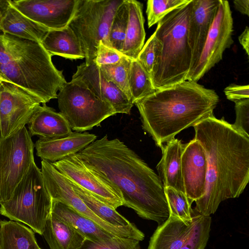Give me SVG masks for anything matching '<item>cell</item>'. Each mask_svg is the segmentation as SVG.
Here are the masks:
<instances>
[{
  "label": "cell",
  "mask_w": 249,
  "mask_h": 249,
  "mask_svg": "<svg viewBox=\"0 0 249 249\" xmlns=\"http://www.w3.org/2000/svg\"><path fill=\"white\" fill-rule=\"evenodd\" d=\"M84 164L112 186L124 206L158 226L169 216L164 187L158 175L134 151L107 135L76 154Z\"/></svg>",
  "instance_id": "cell-1"
},
{
  "label": "cell",
  "mask_w": 249,
  "mask_h": 249,
  "mask_svg": "<svg viewBox=\"0 0 249 249\" xmlns=\"http://www.w3.org/2000/svg\"><path fill=\"white\" fill-rule=\"evenodd\" d=\"M194 138L204 148L207 160L203 196L194 209L206 216L216 211L220 203L238 197L249 180V138L235 130L224 117L213 115L193 126Z\"/></svg>",
  "instance_id": "cell-2"
},
{
  "label": "cell",
  "mask_w": 249,
  "mask_h": 249,
  "mask_svg": "<svg viewBox=\"0 0 249 249\" xmlns=\"http://www.w3.org/2000/svg\"><path fill=\"white\" fill-rule=\"evenodd\" d=\"M219 100L214 90L186 80L157 89L134 104L143 129L160 148L181 131L213 115Z\"/></svg>",
  "instance_id": "cell-3"
},
{
  "label": "cell",
  "mask_w": 249,
  "mask_h": 249,
  "mask_svg": "<svg viewBox=\"0 0 249 249\" xmlns=\"http://www.w3.org/2000/svg\"><path fill=\"white\" fill-rule=\"evenodd\" d=\"M41 43L0 32V81L17 86L42 103L55 99L67 83Z\"/></svg>",
  "instance_id": "cell-4"
},
{
  "label": "cell",
  "mask_w": 249,
  "mask_h": 249,
  "mask_svg": "<svg viewBox=\"0 0 249 249\" xmlns=\"http://www.w3.org/2000/svg\"><path fill=\"white\" fill-rule=\"evenodd\" d=\"M192 0L167 14L157 23L153 33L159 49L150 74L157 90L186 80L192 65L188 26Z\"/></svg>",
  "instance_id": "cell-5"
},
{
  "label": "cell",
  "mask_w": 249,
  "mask_h": 249,
  "mask_svg": "<svg viewBox=\"0 0 249 249\" xmlns=\"http://www.w3.org/2000/svg\"><path fill=\"white\" fill-rule=\"evenodd\" d=\"M0 205V214L10 220L23 223L42 235L51 213L52 198L41 169L35 162L17 186L10 199Z\"/></svg>",
  "instance_id": "cell-6"
},
{
  "label": "cell",
  "mask_w": 249,
  "mask_h": 249,
  "mask_svg": "<svg viewBox=\"0 0 249 249\" xmlns=\"http://www.w3.org/2000/svg\"><path fill=\"white\" fill-rule=\"evenodd\" d=\"M124 0H79L69 26L81 44L85 63H93L100 41L111 47L109 32L118 7Z\"/></svg>",
  "instance_id": "cell-7"
},
{
  "label": "cell",
  "mask_w": 249,
  "mask_h": 249,
  "mask_svg": "<svg viewBox=\"0 0 249 249\" xmlns=\"http://www.w3.org/2000/svg\"><path fill=\"white\" fill-rule=\"evenodd\" d=\"M60 113L71 130L84 132L116 115L112 107L95 96L79 79L72 78L57 95Z\"/></svg>",
  "instance_id": "cell-8"
},
{
  "label": "cell",
  "mask_w": 249,
  "mask_h": 249,
  "mask_svg": "<svg viewBox=\"0 0 249 249\" xmlns=\"http://www.w3.org/2000/svg\"><path fill=\"white\" fill-rule=\"evenodd\" d=\"M34 147L26 126L9 137L0 138V204L10 199L35 162Z\"/></svg>",
  "instance_id": "cell-9"
},
{
  "label": "cell",
  "mask_w": 249,
  "mask_h": 249,
  "mask_svg": "<svg viewBox=\"0 0 249 249\" xmlns=\"http://www.w3.org/2000/svg\"><path fill=\"white\" fill-rule=\"evenodd\" d=\"M211 217L193 209L190 221L169 216L158 226L147 249H204L211 231Z\"/></svg>",
  "instance_id": "cell-10"
},
{
  "label": "cell",
  "mask_w": 249,
  "mask_h": 249,
  "mask_svg": "<svg viewBox=\"0 0 249 249\" xmlns=\"http://www.w3.org/2000/svg\"><path fill=\"white\" fill-rule=\"evenodd\" d=\"M233 19L227 0H219L217 12L200 56L189 71L186 80L197 82L222 59L226 49L233 43Z\"/></svg>",
  "instance_id": "cell-11"
},
{
  "label": "cell",
  "mask_w": 249,
  "mask_h": 249,
  "mask_svg": "<svg viewBox=\"0 0 249 249\" xmlns=\"http://www.w3.org/2000/svg\"><path fill=\"white\" fill-rule=\"evenodd\" d=\"M43 179L53 199L70 206L101 228L117 237L130 238L139 241L144 239V234L134 224L129 226H114L98 216L78 196L69 181L56 169L52 168L49 170L44 175Z\"/></svg>",
  "instance_id": "cell-12"
},
{
  "label": "cell",
  "mask_w": 249,
  "mask_h": 249,
  "mask_svg": "<svg viewBox=\"0 0 249 249\" xmlns=\"http://www.w3.org/2000/svg\"><path fill=\"white\" fill-rule=\"evenodd\" d=\"M41 101L21 88L0 81V135L5 139L28 124Z\"/></svg>",
  "instance_id": "cell-13"
},
{
  "label": "cell",
  "mask_w": 249,
  "mask_h": 249,
  "mask_svg": "<svg viewBox=\"0 0 249 249\" xmlns=\"http://www.w3.org/2000/svg\"><path fill=\"white\" fill-rule=\"evenodd\" d=\"M52 163L70 181L88 191L111 208L116 209L124 206V201L117 191L88 168L76 154Z\"/></svg>",
  "instance_id": "cell-14"
},
{
  "label": "cell",
  "mask_w": 249,
  "mask_h": 249,
  "mask_svg": "<svg viewBox=\"0 0 249 249\" xmlns=\"http://www.w3.org/2000/svg\"><path fill=\"white\" fill-rule=\"evenodd\" d=\"M26 17L49 30L68 26L79 0H9Z\"/></svg>",
  "instance_id": "cell-15"
},
{
  "label": "cell",
  "mask_w": 249,
  "mask_h": 249,
  "mask_svg": "<svg viewBox=\"0 0 249 249\" xmlns=\"http://www.w3.org/2000/svg\"><path fill=\"white\" fill-rule=\"evenodd\" d=\"M72 78L79 79L101 100L109 104L116 113L130 114L134 105L128 97L112 82L108 80L94 62L82 63Z\"/></svg>",
  "instance_id": "cell-16"
},
{
  "label": "cell",
  "mask_w": 249,
  "mask_h": 249,
  "mask_svg": "<svg viewBox=\"0 0 249 249\" xmlns=\"http://www.w3.org/2000/svg\"><path fill=\"white\" fill-rule=\"evenodd\" d=\"M181 173L185 194L192 203L204 195L207 174L206 153L195 138L185 144L181 156Z\"/></svg>",
  "instance_id": "cell-17"
},
{
  "label": "cell",
  "mask_w": 249,
  "mask_h": 249,
  "mask_svg": "<svg viewBox=\"0 0 249 249\" xmlns=\"http://www.w3.org/2000/svg\"><path fill=\"white\" fill-rule=\"evenodd\" d=\"M219 0H192L188 26L192 65L197 62L215 17Z\"/></svg>",
  "instance_id": "cell-18"
},
{
  "label": "cell",
  "mask_w": 249,
  "mask_h": 249,
  "mask_svg": "<svg viewBox=\"0 0 249 249\" xmlns=\"http://www.w3.org/2000/svg\"><path fill=\"white\" fill-rule=\"evenodd\" d=\"M96 138L93 134L74 131L64 136L40 137L35 147L36 155L42 160L54 162L79 152Z\"/></svg>",
  "instance_id": "cell-19"
},
{
  "label": "cell",
  "mask_w": 249,
  "mask_h": 249,
  "mask_svg": "<svg viewBox=\"0 0 249 249\" xmlns=\"http://www.w3.org/2000/svg\"><path fill=\"white\" fill-rule=\"evenodd\" d=\"M185 144L174 138L161 147L162 156L156 169L164 187H171L185 193L181 173V156Z\"/></svg>",
  "instance_id": "cell-20"
},
{
  "label": "cell",
  "mask_w": 249,
  "mask_h": 249,
  "mask_svg": "<svg viewBox=\"0 0 249 249\" xmlns=\"http://www.w3.org/2000/svg\"><path fill=\"white\" fill-rule=\"evenodd\" d=\"M28 124L31 136L53 138L66 136L72 132L62 114L45 104L36 109Z\"/></svg>",
  "instance_id": "cell-21"
},
{
  "label": "cell",
  "mask_w": 249,
  "mask_h": 249,
  "mask_svg": "<svg viewBox=\"0 0 249 249\" xmlns=\"http://www.w3.org/2000/svg\"><path fill=\"white\" fill-rule=\"evenodd\" d=\"M51 213L92 241H101L116 236L99 227L66 204L52 199Z\"/></svg>",
  "instance_id": "cell-22"
},
{
  "label": "cell",
  "mask_w": 249,
  "mask_h": 249,
  "mask_svg": "<svg viewBox=\"0 0 249 249\" xmlns=\"http://www.w3.org/2000/svg\"><path fill=\"white\" fill-rule=\"evenodd\" d=\"M128 21L122 53L130 59H137L143 47L145 32L143 4L136 0H127Z\"/></svg>",
  "instance_id": "cell-23"
},
{
  "label": "cell",
  "mask_w": 249,
  "mask_h": 249,
  "mask_svg": "<svg viewBox=\"0 0 249 249\" xmlns=\"http://www.w3.org/2000/svg\"><path fill=\"white\" fill-rule=\"evenodd\" d=\"M41 44L52 56L70 59L85 58L80 41L69 25L61 29L49 30Z\"/></svg>",
  "instance_id": "cell-24"
},
{
  "label": "cell",
  "mask_w": 249,
  "mask_h": 249,
  "mask_svg": "<svg viewBox=\"0 0 249 249\" xmlns=\"http://www.w3.org/2000/svg\"><path fill=\"white\" fill-rule=\"evenodd\" d=\"M49 30L23 15L10 2L6 15L0 24L1 32L40 43Z\"/></svg>",
  "instance_id": "cell-25"
},
{
  "label": "cell",
  "mask_w": 249,
  "mask_h": 249,
  "mask_svg": "<svg viewBox=\"0 0 249 249\" xmlns=\"http://www.w3.org/2000/svg\"><path fill=\"white\" fill-rule=\"evenodd\" d=\"M50 249H77L84 236L51 213L42 234Z\"/></svg>",
  "instance_id": "cell-26"
},
{
  "label": "cell",
  "mask_w": 249,
  "mask_h": 249,
  "mask_svg": "<svg viewBox=\"0 0 249 249\" xmlns=\"http://www.w3.org/2000/svg\"><path fill=\"white\" fill-rule=\"evenodd\" d=\"M2 249H39L34 231L19 222L0 221Z\"/></svg>",
  "instance_id": "cell-27"
},
{
  "label": "cell",
  "mask_w": 249,
  "mask_h": 249,
  "mask_svg": "<svg viewBox=\"0 0 249 249\" xmlns=\"http://www.w3.org/2000/svg\"><path fill=\"white\" fill-rule=\"evenodd\" d=\"M69 182L86 205L104 221L117 226H129L134 224L117 212L116 209L100 201L88 191L73 182Z\"/></svg>",
  "instance_id": "cell-28"
},
{
  "label": "cell",
  "mask_w": 249,
  "mask_h": 249,
  "mask_svg": "<svg viewBox=\"0 0 249 249\" xmlns=\"http://www.w3.org/2000/svg\"><path fill=\"white\" fill-rule=\"evenodd\" d=\"M128 86L134 104L156 90L150 74L137 59L131 60L128 74Z\"/></svg>",
  "instance_id": "cell-29"
},
{
  "label": "cell",
  "mask_w": 249,
  "mask_h": 249,
  "mask_svg": "<svg viewBox=\"0 0 249 249\" xmlns=\"http://www.w3.org/2000/svg\"><path fill=\"white\" fill-rule=\"evenodd\" d=\"M131 60L124 55L115 64L99 67L106 78L115 84L132 102L128 86V74Z\"/></svg>",
  "instance_id": "cell-30"
},
{
  "label": "cell",
  "mask_w": 249,
  "mask_h": 249,
  "mask_svg": "<svg viewBox=\"0 0 249 249\" xmlns=\"http://www.w3.org/2000/svg\"><path fill=\"white\" fill-rule=\"evenodd\" d=\"M169 216L190 221L193 218V209L186 194L171 187H164Z\"/></svg>",
  "instance_id": "cell-31"
},
{
  "label": "cell",
  "mask_w": 249,
  "mask_h": 249,
  "mask_svg": "<svg viewBox=\"0 0 249 249\" xmlns=\"http://www.w3.org/2000/svg\"><path fill=\"white\" fill-rule=\"evenodd\" d=\"M128 21V5L124 0L117 10L111 22L109 41L111 47L122 53Z\"/></svg>",
  "instance_id": "cell-32"
},
{
  "label": "cell",
  "mask_w": 249,
  "mask_h": 249,
  "mask_svg": "<svg viewBox=\"0 0 249 249\" xmlns=\"http://www.w3.org/2000/svg\"><path fill=\"white\" fill-rule=\"evenodd\" d=\"M190 0H148L146 13L148 27L153 26L171 11L184 5Z\"/></svg>",
  "instance_id": "cell-33"
},
{
  "label": "cell",
  "mask_w": 249,
  "mask_h": 249,
  "mask_svg": "<svg viewBox=\"0 0 249 249\" xmlns=\"http://www.w3.org/2000/svg\"><path fill=\"white\" fill-rule=\"evenodd\" d=\"M77 249H141V248L138 240L115 236L99 242L85 239Z\"/></svg>",
  "instance_id": "cell-34"
},
{
  "label": "cell",
  "mask_w": 249,
  "mask_h": 249,
  "mask_svg": "<svg viewBox=\"0 0 249 249\" xmlns=\"http://www.w3.org/2000/svg\"><path fill=\"white\" fill-rule=\"evenodd\" d=\"M159 49V43L153 34L144 44L137 58L150 75L155 64Z\"/></svg>",
  "instance_id": "cell-35"
},
{
  "label": "cell",
  "mask_w": 249,
  "mask_h": 249,
  "mask_svg": "<svg viewBox=\"0 0 249 249\" xmlns=\"http://www.w3.org/2000/svg\"><path fill=\"white\" fill-rule=\"evenodd\" d=\"M236 118L232 127L249 138V99L234 102Z\"/></svg>",
  "instance_id": "cell-36"
},
{
  "label": "cell",
  "mask_w": 249,
  "mask_h": 249,
  "mask_svg": "<svg viewBox=\"0 0 249 249\" xmlns=\"http://www.w3.org/2000/svg\"><path fill=\"white\" fill-rule=\"evenodd\" d=\"M124 55L120 52L100 41L93 62L98 67L111 65L119 62Z\"/></svg>",
  "instance_id": "cell-37"
},
{
  "label": "cell",
  "mask_w": 249,
  "mask_h": 249,
  "mask_svg": "<svg viewBox=\"0 0 249 249\" xmlns=\"http://www.w3.org/2000/svg\"><path fill=\"white\" fill-rule=\"evenodd\" d=\"M227 98L232 102L249 99V86L231 84L224 90Z\"/></svg>",
  "instance_id": "cell-38"
},
{
  "label": "cell",
  "mask_w": 249,
  "mask_h": 249,
  "mask_svg": "<svg viewBox=\"0 0 249 249\" xmlns=\"http://www.w3.org/2000/svg\"><path fill=\"white\" fill-rule=\"evenodd\" d=\"M240 44L245 51L247 55H249V28L246 26L244 31L238 37Z\"/></svg>",
  "instance_id": "cell-39"
},
{
  "label": "cell",
  "mask_w": 249,
  "mask_h": 249,
  "mask_svg": "<svg viewBox=\"0 0 249 249\" xmlns=\"http://www.w3.org/2000/svg\"><path fill=\"white\" fill-rule=\"evenodd\" d=\"M235 9L242 14L249 16V0H234Z\"/></svg>",
  "instance_id": "cell-40"
},
{
  "label": "cell",
  "mask_w": 249,
  "mask_h": 249,
  "mask_svg": "<svg viewBox=\"0 0 249 249\" xmlns=\"http://www.w3.org/2000/svg\"><path fill=\"white\" fill-rule=\"evenodd\" d=\"M9 5V0H0V24L6 15Z\"/></svg>",
  "instance_id": "cell-41"
},
{
  "label": "cell",
  "mask_w": 249,
  "mask_h": 249,
  "mask_svg": "<svg viewBox=\"0 0 249 249\" xmlns=\"http://www.w3.org/2000/svg\"><path fill=\"white\" fill-rule=\"evenodd\" d=\"M0 249H2L1 244L0 234Z\"/></svg>",
  "instance_id": "cell-42"
},
{
  "label": "cell",
  "mask_w": 249,
  "mask_h": 249,
  "mask_svg": "<svg viewBox=\"0 0 249 249\" xmlns=\"http://www.w3.org/2000/svg\"></svg>",
  "instance_id": "cell-43"
},
{
  "label": "cell",
  "mask_w": 249,
  "mask_h": 249,
  "mask_svg": "<svg viewBox=\"0 0 249 249\" xmlns=\"http://www.w3.org/2000/svg\"><path fill=\"white\" fill-rule=\"evenodd\" d=\"M39 249H41L40 248Z\"/></svg>",
  "instance_id": "cell-44"
}]
</instances>
